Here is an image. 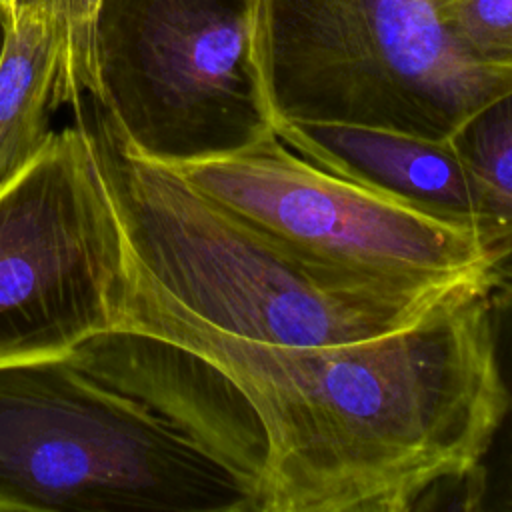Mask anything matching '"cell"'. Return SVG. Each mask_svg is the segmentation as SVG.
Returning <instances> with one entry per match:
<instances>
[{"label":"cell","mask_w":512,"mask_h":512,"mask_svg":"<svg viewBox=\"0 0 512 512\" xmlns=\"http://www.w3.org/2000/svg\"><path fill=\"white\" fill-rule=\"evenodd\" d=\"M486 308L504 410L476 464L452 490L456 510H512V288H492Z\"/></svg>","instance_id":"8fae6325"},{"label":"cell","mask_w":512,"mask_h":512,"mask_svg":"<svg viewBox=\"0 0 512 512\" xmlns=\"http://www.w3.org/2000/svg\"><path fill=\"white\" fill-rule=\"evenodd\" d=\"M6 32H8V14L0 6V56H2V50H4V42H6Z\"/></svg>","instance_id":"5bb4252c"},{"label":"cell","mask_w":512,"mask_h":512,"mask_svg":"<svg viewBox=\"0 0 512 512\" xmlns=\"http://www.w3.org/2000/svg\"><path fill=\"white\" fill-rule=\"evenodd\" d=\"M448 140L480 192L492 288H512V88L480 106Z\"/></svg>","instance_id":"30bf717a"},{"label":"cell","mask_w":512,"mask_h":512,"mask_svg":"<svg viewBox=\"0 0 512 512\" xmlns=\"http://www.w3.org/2000/svg\"><path fill=\"white\" fill-rule=\"evenodd\" d=\"M174 170L314 262L406 286L492 290V258L476 230L336 176L276 134L240 154Z\"/></svg>","instance_id":"52a82bcc"},{"label":"cell","mask_w":512,"mask_h":512,"mask_svg":"<svg viewBox=\"0 0 512 512\" xmlns=\"http://www.w3.org/2000/svg\"><path fill=\"white\" fill-rule=\"evenodd\" d=\"M14 4H16V0H0V6L6 10V14H10V12H12Z\"/></svg>","instance_id":"9a60e30c"},{"label":"cell","mask_w":512,"mask_h":512,"mask_svg":"<svg viewBox=\"0 0 512 512\" xmlns=\"http://www.w3.org/2000/svg\"><path fill=\"white\" fill-rule=\"evenodd\" d=\"M256 56L274 120L448 140L512 88L474 60L442 0H258Z\"/></svg>","instance_id":"277c9868"},{"label":"cell","mask_w":512,"mask_h":512,"mask_svg":"<svg viewBox=\"0 0 512 512\" xmlns=\"http://www.w3.org/2000/svg\"><path fill=\"white\" fill-rule=\"evenodd\" d=\"M456 42L478 62L512 68V0H442Z\"/></svg>","instance_id":"7c38bea8"},{"label":"cell","mask_w":512,"mask_h":512,"mask_svg":"<svg viewBox=\"0 0 512 512\" xmlns=\"http://www.w3.org/2000/svg\"><path fill=\"white\" fill-rule=\"evenodd\" d=\"M62 104L68 96L54 22L20 4L8 16L0 56V188L48 146L50 120Z\"/></svg>","instance_id":"9c48e42d"},{"label":"cell","mask_w":512,"mask_h":512,"mask_svg":"<svg viewBox=\"0 0 512 512\" xmlns=\"http://www.w3.org/2000/svg\"><path fill=\"white\" fill-rule=\"evenodd\" d=\"M124 282L122 230L72 124L0 188V364L118 328Z\"/></svg>","instance_id":"8992f818"},{"label":"cell","mask_w":512,"mask_h":512,"mask_svg":"<svg viewBox=\"0 0 512 512\" xmlns=\"http://www.w3.org/2000/svg\"><path fill=\"white\" fill-rule=\"evenodd\" d=\"M274 134L336 176L480 234V192L450 140L296 120H274Z\"/></svg>","instance_id":"ba28073f"},{"label":"cell","mask_w":512,"mask_h":512,"mask_svg":"<svg viewBox=\"0 0 512 512\" xmlns=\"http://www.w3.org/2000/svg\"><path fill=\"white\" fill-rule=\"evenodd\" d=\"M486 294L342 346H276L122 298L118 328L174 342L220 374L212 452L254 512H406L476 464L502 410Z\"/></svg>","instance_id":"6da1fadb"},{"label":"cell","mask_w":512,"mask_h":512,"mask_svg":"<svg viewBox=\"0 0 512 512\" xmlns=\"http://www.w3.org/2000/svg\"><path fill=\"white\" fill-rule=\"evenodd\" d=\"M70 106L122 230L126 296L254 342L342 346L488 292L406 286L314 262L136 152L92 94Z\"/></svg>","instance_id":"7a4b0ae2"},{"label":"cell","mask_w":512,"mask_h":512,"mask_svg":"<svg viewBox=\"0 0 512 512\" xmlns=\"http://www.w3.org/2000/svg\"><path fill=\"white\" fill-rule=\"evenodd\" d=\"M258 0H100L92 90L142 156L180 168L274 136Z\"/></svg>","instance_id":"5b68a950"},{"label":"cell","mask_w":512,"mask_h":512,"mask_svg":"<svg viewBox=\"0 0 512 512\" xmlns=\"http://www.w3.org/2000/svg\"><path fill=\"white\" fill-rule=\"evenodd\" d=\"M254 512L250 482L70 354L0 364V512Z\"/></svg>","instance_id":"3957f363"},{"label":"cell","mask_w":512,"mask_h":512,"mask_svg":"<svg viewBox=\"0 0 512 512\" xmlns=\"http://www.w3.org/2000/svg\"><path fill=\"white\" fill-rule=\"evenodd\" d=\"M20 4L44 10L54 22L62 54L68 104L82 94H90L92 44L100 0H16L14 8Z\"/></svg>","instance_id":"4fadbf2b"}]
</instances>
